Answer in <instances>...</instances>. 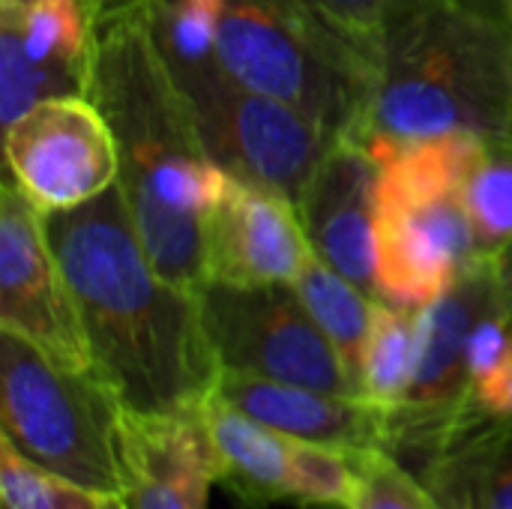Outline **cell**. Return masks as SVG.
Here are the masks:
<instances>
[{"label": "cell", "mask_w": 512, "mask_h": 509, "mask_svg": "<svg viewBox=\"0 0 512 509\" xmlns=\"http://www.w3.org/2000/svg\"><path fill=\"white\" fill-rule=\"evenodd\" d=\"M0 330L54 363L93 372L81 312L45 231V213L6 177L0 192Z\"/></svg>", "instance_id": "11"}, {"label": "cell", "mask_w": 512, "mask_h": 509, "mask_svg": "<svg viewBox=\"0 0 512 509\" xmlns=\"http://www.w3.org/2000/svg\"><path fill=\"white\" fill-rule=\"evenodd\" d=\"M93 21L81 0L0 3V123L54 96H87Z\"/></svg>", "instance_id": "12"}, {"label": "cell", "mask_w": 512, "mask_h": 509, "mask_svg": "<svg viewBox=\"0 0 512 509\" xmlns=\"http://www.w3.org/2000/svg\"><path fill=\"white\" fill-rule=\"evenodd\" d=\"M480 135H444L378 156V300L423 309L486 258L462 201V171Z\"/></svg>", "instance_id": "4"}, {"label": "cell", "mask_w": 512, "mask_h": 509, "mask_svg": "<svg viewBox=\"0 0 512 509\" xmlns=\"http://www.w3.org/2000/svg\"><path fill=\"white\" fill-rule=\"evenodd\" d=\"M216 63L333 135H354L369 102V57L294 0H225Z\"/></svg>", "instance_id": "5"}, {"label": "cell", "mask_w": 512, "mask_h": 509, "mask_svg": "<svg viewBox=\"0 0 512 509\" xmlns=\"http://www.w3.org/2000/svg\"><path fill=\"white\" fill-rule=\"evenodd\" d=\"M512 354V330L504 321L498 303L477 321L471 342H468V372H471V393L489 375H495Z\"/></svg>", "instance_id": "27"}, {"label": "cell", "mask_w": 512, "mask_h": 509, "mask_svg": "<svg viewBox=\"0 0 512 509\" xmlns=\"http://www.w3.org/2000/svg\"><path fill=\"white\" fill-rule=\"evenodd\" d=\"M123 405L93 375L0 330V441L72 483L120 492Z\"/></svg>", "instance_id": "6"}, {"label": "cell", "mask_w": 512, "mask_h": 509, "mask_svg": "<svg viewBox=\"0 0 512 509\" xmlns=\"http://www.w3.org/2000/svg\"><path fill=\"white\" fill-rule=\"evenodd\" d=\"M312 255L300 210L291 198L228 174L207 216L210 279L234 285H294Z\"/></svg>", "instance_id": "13"}, {"label": "cell", "mask_w": 512, "mask_h": 509, "mask_svg": "<svg viewBox=\"0 0 512 509\" xmlns=\"http://www.w3.org/2000/svg\"><path fill=\"white\" fill-rule=\"evenodd\" d=\"M9 177L39 213L81 207L117 186L108 120L87 96H54L3 126Z\"/></svg>", "instance_id": "10"}, {"label": "cell", "mask_w": 512, "mask_h": 509, "mask_svg": "<svg viewBox=\"0 0 512 509\" xmlns=\"http://www.w3.org/2000/svg\"><path fill=\"white\" fill-rule=\"evenodd\" d=\"M501 138H504V141L512 147V108H510V117H507V126H504V135H501Z\"/></svg>", "instance_id": "30"}, {"label": "cell", "mask_w": 512, "mask_h": 509, "mask_svg": "<svg viewBox=\"0 0 512 509\" xmlns=\"http://www.w3.org/2000/svg\"><path fill=\"white\" fill-rule=\"evenodd\" d=\"M498 303L495 267L483 261L450 291L420 309V357L411 390L387 414V450L423 462L474 420L468 342L477 321Z\"/></svg>", "instance_id": "9"}, {"label": "cell", "mask_w": 512, "mask_h": 509, "mask_svg": "<svg viewBox=\"0 0 512 509\" xmlns=\"http://www.w3.org/2000/svg\"><path fill=\"white\" fill-rule=\"evenodd\" d=\"M123 495L129 509H207L219 462L198 414H132L120 423Z\"/></svg>", "instance_id": "15"}, {"label": "cell", "mask_w": 512, "mask_h": 509, "mask_svg": "<svg viewBox=\"0 0 512 509\" xmlns=\"http://www.w3.org/2000/svg\"><path fill=\"white\" fill-rule=\"evenodd\" d=\"M420 357V309L390 300L375 303L372 330L363 354L360 393L387 414L402 405L411 390Z\"/></svg>", "instance_id": "20"}, {"label": "cell", "mask_w": 512, "mask_h": 509, "mask_svg": "<svg viewBox=\"0 0 512 509\" xmlns=\"http://www.w3.org/2000/svg\"><path fill=\"white\" fill-rule=\"evenodd\" d=\"M198 300L222 372L360 396L339 351L291 282L234 285L207 279L198 288Z\"/></svg>", "instance_id": "8"}, {"label": "cell", "mask_w": 512, "mask_h": 509, "mask_svg": "<svg viewBox=\"0 0 512 509\" xmlns=\"http://www.w3.org/2000/svg\"><path fill=\"white\" fill-rule=\"evenodd\" d=\"M225 0H147L144 15L153 42L171 69L216 60Z\"/></svg>", "instance_id": "23"}, {"label": "cell", "mask_w": 512, "mask_h": 509, "mask_svg": "<svg viewBox=\"0 0 512 509\" xmlns=\"http://www.w3.org/2000/svg\"><path fill=\"white\" fill-rule=\"evenodd\" d=\"M420 480L438 509H512V423L465 426L423 462Z\"/></svg>", "instance_id": "18"}, {"label": "cell", "mask_w": 512, "mask_h": 509, "mask_svg": "<svg viewBox=\"0 0 512 509\" xmlns=\"http://www.w3.org/2000/svg\"><path fill=\"white\" fill-rule=\"evenodd\" d=\"M378 159L351 135H339L306 189L297 210L312 252L378 297L375 282V198Z\"/></svg>", "instance_id": "14"}, {"label": "cell", "mask_w": 512, "mask_h": 509, "mask_svg": "<svg viewBox=\"0 0 512 509\" xmlns=\"http://www.w3.org/2000/svg\"><path fill=\"white\" fill-rule=\"evenodd\" d=\"M129 3H132V6H144L147 0H129Z\"/></svg>", "instance_id": "32"}, {"label": "cell", "mask_w": 512, "mask_h": 509, "mask_svg": "<svg viewBox=\"0 0 512 509\" xmlns=\"http://www.w3.org/2000/svg\"><path fill=\"white\" fill-rule=\"evenodd\" d=\"M0 504L3 509H129L126 495L51 474L6 441H0Z\"/></svg>", "instance_id": "22"}, {"label": "cell", "mask_w": 512, "mask_h": 509, "mask_svg": "<svg viewBox=\"0 0 512 509\" xmlns=\"http://www.w3.org/2000/svg\"><path fill=\"white\" fill-rule=\"evenodd\" d=\"M354 480H357V453L294 441L288 480H285V501L303 507L348 509Z\"/></svg>", "instance_id": "24"}, {"label": "cell", "mask_w": 512, "mask_h": 509, "mask_svg": "<svg viewBox=\"0 0 512 509\" xmlns=\"http://www.w3.org/2000/svg\"><path fill=\"white\" fill-rule=\"evenodd\" d=\"M72 285L93 375L132 414H198L216 393L219 360L198 291L159 273L120 189L45 216Z\"/></svg>", "instance_id": "1"}, {"label": "cell", "mask_w": 512, "mask_h": 509, "mask_svg": "<svg viewBox=\"0 0 512 509\" xmlns=\"http://www.w3.org/2000/svg\"><path fill=\"white\" fill-rule=\"evenodd\" d=\"M294 288L300 300L306 303L315 324L324 330L330 345L339 351L345 369L351 372L357 390H360V372H363V354L372 330V315L378 297L363 291L357 282L324 264L318 255L309 258L303 273L294 279ZM363 396V393H360Z\"/></svg>", "instance_id": "19"}, {"label": "cell", "mask_w": 512, "mask_h": 509, "mask_svg": "<svg viewBox=\"0 0 512 509\" xmlns=\"http://www.w3.org/2000/svg\"><path fill=\"white\" fill-rule=\"evenodd\" d=\"M0 3H24V0H0Z\"/></svg>", "instance_id": "33"}, {"label": "cell", "mask_w": 512, "mask_h": 509, "mask_svg": "<svg viewBox=\"0 0 512 509\" xmlns=\"http://www.w3.org/2000/svg\"><path fill=\"white\" fill-rule=\"evenodd\" d=\"M216 447V483L243 509H267L285 501L294 438L258 423L213 393L201 408Z\"/></svg>", "instance_id": "17"}, {"label": "cell", "mask_w": 512, "mask_h": 509, "mask_svg": "<svg viewBox=\"0 0 512 509\" xmlns=\"http://www.w3.org/2000/svg\"><path fill=\"white\" fill-rule=\"evenodd\" d=\"M462 201L480 255L495 261L512 243V147L504 138H474L462 171Z\"/></svg>", "instance_id": "21"}, {"label": "cell", "mask_w": 512, "mask_h": 509, "mask_svg": "<svg viewBox=\"0 0 512 509\" xmlns=\"http://www.w3.org/2000/svg\"><path fill=\"white\" fill-rule=\"evenodd\" d=\"M294 3H300L309 15H315L321 24H327L342 39L354 42L369 57L372 39H375L384 15L399 0H294Z\"/></svg>", "instance_id": "26"}, {"label": "cell", "mask_w": 512, "mask_h": 509, "mask_svg": "<svg viewBox=\"0 0 512 509\" xmlns=\"http://www.w3.org/2000/svg\"><path fill=\"white\" fill-rule=\"evenodd\" d=\"M171 75L192 105L216 165L231 177L267 186L297 204L339 135L273 96L237 84L216 60L171 69Z\"/></svg>", "instance_id": "7"}, {"label": "cell", "mask_w": 512, "mask_h": 509, "mask_svg": "<svg viewBox=\"0 0 512 509\" xmlns=\"http://www.w3.org/2000/svg\"><path fill=\"white\" fill-rule=\"evenodd\" d=\"M87 99L117 144V189L129 219L171 282L198 291L207 273V216L228 174L207 153L192 105L147 27L144 6L93 24Z\"/></svg>", "instance_id": "2"}, {"label": "cell", "mask_w": 512, "mask_h": 509, "mask_svg": "<svg viewBox=\"0 0 512 509\" xmlns=\"http://www.w3.org/2000/svg\"><path fill=\"white\" fill-rule=\"evenodd\" d=\"M216 393L285 438L351 453L387 450V411L363 396H336L240 372H222Z\"/></svg>", "instance_id": "16"}, {"label": "cell", "mask_w": 512, "mask_h": 509, "mask_svg": "<svg viewBox=\"0 0 512 509\" xmlns=\"http://www.w3.org/2000/svg\"><path fill=\"white\" fill-rule=\"evenodd\" d=\"M357 138L375 159L444 135L501 138L512 108V21L504 3L399 0L372 48Z\"/></svg>", "instance_id": "3"}, {"label": "cell", "mask_w": 512, "mask_h": 509, "mask_svg": "<svg viewBox=\"0 0 512 509\" xmlns=\"http://www.w3.org/2000/svg\"><path fill=\"white\" fill-rule=\"evenodd\" d=\"M504 3V9H507V15H510V21H512V0H501Z\"/></svg>", "instance_id": "31"}, {"label": "cell", "mask_w": 512, "mask_h": 509, "mask_svg": "<svg viewBox=\"0 0 512 509\" xmlns=\"http://www.w3.org/2000/svg\"><path fill=\"white\" fill-rule=\"evenodd\" d=\"M348 509H438L432 492L390 450H357Z\"/></svg>", "instance_id": "25"}, {"label": "cell", "mask_w": 512, "mask_h": 509, "mask_svg": "<svg viewBox=\"0 0 512 509\" xmlns=\"http://www.w3.org/2000/svg\"><path fill=\"white\" fill-rule=\"evenodd\" d=\"M471 414H474V420L512 423V354L495 375H489L480 387H474Z\"/></svg>", "instance_id": "28"}, {"label": "cell", "mask_w": 512, "mask_h": 509, "mask_svg": "<svg viewBox=\"0 0 512 509\" xmlns=\"http://www.w3.org/2000/svg\"><path fill=\"white\" fill-rule=\"evenodd\" d=\"M492 267H495V285H498V309L512 330V243L492 261Z\"/></svg>", "instance_id": "29"}]
</instances>
